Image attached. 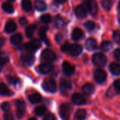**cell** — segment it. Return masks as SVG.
I'll list each match as a JSON object with an SVG mask.
<instances>
[{
  "label": "cell",
  "instance_id": "cell-1",
  "mask_svg": "<svg viewBox=\"0 0 120 120\" xmlns=\"http://www.w3.org/2000/svg\"><path fill=\"white\" fill-rule=\"evenodd\" d=\"M70 111H71V108L68 104L64 103L60 105L59 109V113L60 117L63 119V120H69Z\"/></svg>",
  "mask_w": 120,
  "mask_h": 120
},
{
  "label": "cell",
  "instance_id": "cell-2",
  "mask_svg": "<svg viewBox=\"0 0 120 120\" xmlns=\"http://www.w3.org/2000/svg\"><path fill=\"white\" fill-rule=\"evenodd\" d=\"M93 62L96 66L103 67L106 64L107 59L105 55L98 53H95L93 56Z\"/></svg>",
  "mask_w": 120,
  "mask_h": 120
},
{
  "label": "cell",
  "instance_id": "cell-3",
  "mask_svg": "<svg viewBox=\"0 0 120 120\" xmlns=\"http://www.w3.org/2000/svg\"><path fill=\"white\" fill-rule=\"evenodd\" d=\"M56 56L55 53L50 49H46L41 53V60L45 63L52 62L56 60Z\"/></svg>",
  "mask_w": 120,
  "mask_h": 120
},
{
  "label": "cell",
  "instance_id": "cell-4",
  "mask_svg": "<svg viewBox=\"0 0 120 120\" xmlns=\"http://www.w3.org/2000/svg\"><path fill=\"white\" fill-rule=\"evenodd\" d=\"M40 46H41L40 41L38 39H34L33 40L27 43L25 45V47L26 50L28 51V52H34L40 47Z\"/></svg>",
  "mask_w": 120,
  "mask_h": 120
},
{
  "label": "cell",
  "instance_id": "cell-5",
  "mask_svg": "<svg viewBox=\"0 0 120 120\" xmlns=\"http://www.w3.org/2000/svg\"><path fill=\"white\" fill-rule=\"evenodd\" d=\"M43 88L46 91L54 93L57 90V85L56 82L53 79H49L44 82L43 84Z\"/></svg>",
  "mask_w": 120,
  "mask_h": 120
},
{
  "label": "cell",
  "instance_id": "cell-6",
  "mask_svg": "<svg viewBox=\"0 0 120 120\" xmlns=\"http://www.w3.org/2000/svg\"><path fill=\"white\" fill-rule=\"evenodd\" d=\"M15 106L17 108V110H16V114L18 118H21L23 117L25 112V102L20 100H18L15 101Z\"/></svg>",
  "mask_w": 120,
  "mask_h": 120
},
{
  "label": "cell",
  "instance_id": "cell-7",
  "mask_svg": "<svg viewBox=\"0 0 120 120\" xmlns=\"http://www.w3.org/2000/svg\"><path fill=\"white\" fill-rule=\"evenodd\" d=\"M107 77V75L106 72L101 70V69H98L96 70L95 73H94V78L96 79V81L98 83H103L105 81Z\"/></svg>",
  "mask_w": 120,
  "mask_h": 120
},
{
  "label": "cell",
  "instance_id": "cell-8",
  "mask_svg": "<svg viewBox=\"0 0 120 120\" xmlns=\"http://www.w3.org/2000/svg\"><path fill=\"white\" fill-rule=\"evenodd\" d=\"M21 60L22 61V63L27 66L31 65L34 61V57L32 56V54L31 53H25L22 54L21 56Z\"/></svg>",
  "mask_w": 120,
  "mask_h": 120
},
{
  "label": "cell",
  "instance_id": "cell-9",
  "mask_svg": "<svg viewBox=\"0 0 120 120\" xmlns=\"http://www.w3.org/2000/svg\"><path fill=\"white\" fill-rule=\"evenodd\" d=\"M63 70L67 76H71L75 72V67L68 62H64L63 64Z\"/></svg>",
  "mask_w": 120,
  "mask_h": 120
},
{
  "label": "cell",
  "instance_id": "cell-10",
  "mask_svg": "<svg viewBox=\"0 0 120 120\" xmlns=\"http://www.w3.org/2000/svg\"><path fill=\"white\" fill-rule=\"evenodd\" d=\"M53 65L50 63H44L39 66V70L42 74H47L53 70Z\"/></svg>",
  "mask_w": 120,
  "mask_h": 120
},
{
  "label": "cell",
  "instance_id": "cell-11",
  "mask_svg": "<svg viewBox=\"0 0 120 120\" xmlns=\"http://www.w3.org/2000/svg\"><path fill=\"white\" fill-rule=\"evenodd\" d=\"M72 100L75 104L77 105H83L86 103L85 98L80 94H74L72 97Z\"/></svg>",
  "mask_w": 120,
  "mask_h": 120
},
{
  "label": "cell",
  "instance_id": "cell-12",
  "mask_svg": "<svg viewBox=\"0 0 120 120\" xmlns=\"http://www.w3.org/2000/svg\"><path fill=\"white\" fill-rule=\"evenodd\" d=\"M82 51V47L79 44H72L70 46V53L73 56H79Z\"/></svg>",
  "mask_w": 120,
  "mask_h": 120
},
{
  "label": "cell",
  "instance_id": "cell-13",
  "mask_svg": "<svg viewBox=\"0 0 120 120\" xmlns=\"http://www.w3.org/2000/svg\"><path fill=\"white\" fill-rule=\"evenodd\" d=\"M87 6L90 13L92 15H96L98 13V4L95 0H89Z\"/></svg>",
  "mask_w": 120,
  "mask_h": 120
},
{
  "label": "cell",
  "instance_id": "cell-14",
  "mask_svg": "<svg viewBox=\"0 0 120 120\" xmlns=\"http://www.w3.org/2000/svg\"><path fill=\"white\" fill-rule=\"evenodd\" d=\"M75 13L77 15V17L82 18L86 17L87 11H86V8L83 5H79V6L76 7V8H75Z\"/></svg>",
  "mask_w": 120,
  "mask_h": 120
},
{
  "label": "cell",
  "instance_id": "cell-15",
  "mask_svg": "<svg viewBox=\"0 0 120 120\" xmlns=\"http://www.w3.org/2000/svg\"><path fill=\"white\" fill-rule=\"evenodd\" d=\"M95 88L94 86V85L91 83H87L86 84H84L82 87V91L83 92L86 94V95H91L94 92Z\"/></svg>",
  "mask_w": 120,
  "mask_h": 120
},
{
  "label": "cell",
  "instance_id": "cell-16",
  "mask_svg": "<svg viewBox=\"0 0 120 120\" xmlns=\"http://www.w3.org/2000/svg\"><path fill=\"white\" fill-rule=\"evenodd\" d=\"M86 48L89 50V51H92V50H94L96 46H97V42L96 41L93 39V38H89L86 40Z\"/></svg>",
  "mask_w": 120,
  "mask_h": 120
},
{
  "label": "cell",
  "instance_id": "cell-17",
  "mask_svg": "<svg viewBox=\"0 0 120 120\" xmlns=\"http://www.w3.org/2000/svg\"><path fill=\"white\" fill-rule=\"evenodd\" d=\"M0 94L2 96H9L13 94L12 91L5 84H0Z\"/></svg>",
  "mask_w": 120,
  "mask_h": 120
},
{
  "label": "cell",
  "instance_id": "cell-18",
  "mask_svg": "<svg viewBox=\"0 0 120 120\" xmlns=\"http://www.w3.org/2000/svg\"><path fill=\"white\" fill-rule=\"evenodd\" d=\"M16 28H17L16 25L13 20L8 21L5 25V31L7 33H11V32H14L16 30Z\"/></svg>",
  "mask_w": 120,
  "mask_h": 120
},
{
  "label": "cell",
  "instance_id": "cell-19",
  "mask_svg": "<svg viewBox=\"0 0 120 120\" xmlns=\"http://www.w3.org/2000/svg\"><path fill=\"white\" fill-rule=\"evenodd\" d=\"M60 88L63 91H67L72 88V85L70 81L63 79L60 81Z\"/></svg>",
  "mask_w": 120,
  "mask_h": 120
},
{
  "label": "cell",
  "instance_id": "cell-20",
  "mask_svg": "<svg viewBox=\"0 0 120 120\" xmlns=\"http://www.w3.org/2000/svg\"><path fill=\"white\" fill-rule=\"evenodd\" d=\"M29 101L32 103H38L41 101V96L38 93H34L29 96Z\"/></svg>",
  "mask_w": 120,
  "mask_h": 120
},
{
  "label": "cell",
  "instance_id": "cell-21",
  "mask_svg": "<svg viewBox=\"0 0 120 120\" xmlns=\"http://www.w3.org/2000/svg\"><path fill=\"white\" fill-rule=\"evenodd\" d=\"M110 70L115 75H120V65L117 63H112L110 65Z\"/></svg>",
  "mask_w": 120,
  "mask_h": 120
},
{
  "label": "cell",
  "instance_id": "cell-22",
  "mask_svg": "<svg viewBox=\"0 0 120 120\" xmlns=\"http://www.w3.org/2000/svg\"><path fill=\"white\" fill-rule=\"evenodd\" d=\"M47 30H48V27H46V26L41 27V29H40V30H39V35H40L41 38L42 39V40H43L46 44L49 45L50 43H49V40H48V39H47V37H46V32Z\"/></svg>",
  "mask_w": 120,
  "mask_h": 120
},
{
  "label": "cell",
  "instance_id": "cell-23",
  "mask_svg": "<svg viewBox=\"0 0 120 120\" xmlns=\"http://www.w3.org/2000/svg\"><path fill=\"white\" fill-rule=\"evenodd\" d=\"M22 40V37L19 33L15 34L11 37V42L13 45H18L19 44L21 43Z\"/></svg>",
  "mask_w": 120,
  "mask_h": 120
},
{
  "label": "cell",
  "instance_id": "cell-24",
  "mask_svg": "<svg viewBox=\"0 0 120 120\" xmlns=\"http://www.w3.org/2000/svg\"><path fill=\"white\" fill-rule=\"evenodd\" d=\"M83 37V32L79 28H75L72 34V37L74 40L77 41Z\"/></svg>",
  "mask_w": 120,
  "mask_h": 120
},
{
  "label": "cell",
  "instance_id": "cell-25",
  "mask_svg": "<svg viewBox=\"0 0 120 120\" xmlns=\"http://www.w3.org/2000/svg\"><path fill=\"white\" fill-rule=\"evenodd\" d=\"M8 63V56L4 53H1L0 54V71L2 70L4 66L6 65Z\"/></svg>",
  "mask_w": 120,
  "mask_h": 120
},
{
  "label": "cell",
  "instance_id": "cell-26",
  "mask_svg": "<svg viewBox=\"0 0 120 120\" xmlns=\"http://www.w3.org/2000/svg\"><path fill=\"white\" fill-rule=\"evenodd\" d=\"M86 113L84 110H82V109L78 110L75 115V120H84L85 117H86Z\"/></svg>",
  "mask_w": 120,
  "mask_h": 120
},
{
  "label": "cell",
  "instance_id": "cell-27",
  "mask_svg": "<svg viewBox=\"0 0 120 120\" xmlns=\"http://www.w3.org/2000/svg\"><path fill=\"white\" fill-rule=\"evenodd\" d=\"M112 48V43L109 41H105L101 45V49L103 51H108Z\"/></svg>",
  "mask_w": 120,
  "mask_h": 120
},
{
  "label": "cell",
  "instance_id": "cell-28",
  "mask_svg": "<svg viewBox=\"0 0 120 120\" xmlns=\"http://www.w3.org/2000/svg\"><path fill=\"white\" fill-rule=\"evenodd\" d=\"M35 29H36V26H35V25H28V26L26 27V30H25L26 36H27V37H31L33 35Z\"/></svg>",
  "mask_w": 120,
  "mask_h": 120
},
{
  "label": "cell",
  "instance_id": "cell-29",
  "mask_svg": "<svg viewBox=\"0 0 120 120\" xmlns=\"http://www.w3.org/2000/svg\"><path fill=\"white\" fill-rule=\"evenodd\" d=\"M35 7L37 10L42 11L46 8V4L41 0H37L35 1Z\"/></svg>",
  "mask_w": 120,
  "mask_h": 120
},
{
  "label": "cell",
  "instance_id": "cell-30",
  "mask_svg": "<svg viewBox=\"0 0 120 120\" xmlns=\"http://www.w3.org/2000/svg\"><path fill=\"white\" fill-rule=\"evenodd\" d=\"M2 8L4 9V11H6V13H12L14 11L13 6L11 4L7 3V2L4 3L2 4Z\"/></svg>",
  "mask_w": 120,
  "mask_h": 120
},
{
  "label": "cell",
  "instance_id": "cell-31",
  "mask_svg": "<svg viewBox=\"0 0 120 120\" xmlns=\"http://www.w3.org/2000/svg\"><path fill=\"white\" fill-rule=\"evenodd\" d=\"M22 7L25 11H30L32 9V3L30 0H22Z\"/></svg>",
  "mask_w": 120,
  "mask_h": 120
},
{
  "label": "cell",
  "instance_id": "cell-32",
  "mask_svg": "<svg viewBox=\"0 0 120 120\" xmlns=\"http://www.w3.org/2000/svg\"><path fill=\"white\" fill-rule=\"evenodd\" d=\"M102 6L107 11H109L112 6V0H103L101 1Z\"/></svg>",
  "mask_w": 120,
  "mask_h": 120
},
{
  "label": "cell",
  "instance_id": "cell-33",
  "mask_svg": "<svg viewBox=\"0 0 120 120\" xmlns=\"http://www.w3.org/2000/svg\"><path fill=\"white\" fill-rule=\"evenodd\" d=\"M7 80L8 82L13 85H18L20 83V79L14 76H8L7 77Z\"/></svg>",
  "mask_w": 120,
  "mask_h": 120
},
{
  "label": "cell",
  "instance_id": "cell-34",
  "mask_svg": "<svg viewBox=\"0 0 120 120\" xmlns=\"http://www.w3.org/2000/svg\"><path fill=\"white\" fill-rule=\"evenodd\" d=\"M36 115H39V116H41L43 115L45 112H46V108L43 105H41V106H38L35 108V110H34Z\"/></svg>",
  "mask_w": 120,
  "mask_h": 120
},
{
  "label": "cell",
  "instance_id": "cell-35",
  "mask_svg": "<svg viewBox=\"0 0 120 120\" xmlns=\"http://www.w3.org/2000/svg\"><path fill=\"white\" fill-rule=\"evenodd\" d=\"M64 24V22L62 18H60V17H57L55 18L54 20V26L57 28H60Z\"/></svg>",
  "mask_w": 120,
  "mask_h": 120
},
{
  "label": "cell",
  "instance_id": "cell-36",
  "mask_svg": "<svg viewBox=\"0 0 120 120\" xmlns=\"http://www.w3.org/2000/svg\"><path fill=\"white\" fill-rule=\"evenodd\" d=\"M84 26H85V27H86L88 30L91 31V30H94L95 29L96 24H95V22H93V21H87V22H85Z\"/></svg>",
  "mask_w": 120,
  "mask_h": 120
},
{
  "label": "cell",
  "instance_id": "cell-37",
  "mask_svg": "<svg viewBox=\"0 0 120 120\" xmlns=\"http://www.w3.org/2000/svg\"><path fill=\"white\" fill-rule=\"evenodd\" d=\"M51 20V17L49 14L46 13V14H44L41 15V21L43 23H49L50 22Z\"/></svg>",
  "mask_w": 120,
  "mask_h": 120
},
{
  "label": "cell",
  "instance_id": "cell-38",
  "mask_svg": "<svg viewBox=\"0 0 120 120\" xmlns=\"http://www.w3.org/2000/svg\"><path fill=\"white\" fill-rule=\"evenodd\" d=\"M113 37H114V39L115 40V41L119 45H120V31L119 30L115 31L114 34H113Z\"/></svg>",
  "mask_w": 120,
  "mask_h": 120
},
{
  "label": "cell",
  "instance_id": "cell-39",
  "mask_svg": "<svg viewBox=\"0 0 120 120\" xmlns=\"http://www.w3.org/2000/svg\"><path fill=\"white\" fill-rule=\"evenodd\" d=\"M10 104L8 103V102H4L1 105V108L3 111H5V112H7L10 110Z\"/></svg>",
  "mask_w": 120,
  "mask_h": 120
},
{
  "label": "cell",
  "instance_id": "cell-40",
  "mask_svg": "<svg viewBox=\"0 0 120 120\" xmlns=\"http://www.w3.org/2000/svg\"><path fill=\"white\" fill-rule=\"evenodd\" d=\"M70 46H71V45L69 43H65V44L63 45V46L61 48V50H62L63 52H65V53L69 52L70 49Z\"/></svg>",
  "mask_w": 120,
  "mask_h": 120
},
{
  "label": "cell",
  "instance_id": "cell-41",
  "mask_svg": "<svg viewBox=\"0 0 120 120\" xmlns=\"http://www.w3.org/2000/svg\"><path fill=\"white\" fill-rule=\"evenodd\" d=\"M114 87L117 93H120V79H117L115 81Z\"/></svg>",
  "mask_w": 120,
  "mask_h": 120
},
{
  "label": "cell",
  "instance_id": "cell-42",
  "mask_svg": "<svg viewBox=\"0 0 120 120\" xmlns=\"http://www.w3.org/2000/svg\"><path fill=\"white\" fill-rule=\"evenodd\" d=\"M44 120H56V118L54 115H53L51 113H49L45 116Z\"/></svg>",
  "mask_w": 120,
  "mask_h": 120
},
{
  "label": "cell",
  "instance_id": "cell-43",
  "mask_svg": "<svg viewBox=\"0 0 120 120\" xmlns=\"http://www.w3.org/2000/svg\"><path fill=\"white\" fill-rule=\"evenodd\" d=\"M4 120H13V116L11 113L7 112L4 115Z\"/></svg>",
  "mask_w": 120,
  "mask_h": 120
},
{
  "label": "cell",
  "instance_id": "cell-44",
  "mask_svg": "<svg viewBox=\"0 0 120 120\" xmlns=\"http://www.w3.org/2000/svg\"><path fill=\"white\" fill-rule=\"evenodd\" d=\"M114 55H115V58H116L117 60L120 61V49H116V50L115 51Z\"/></svg>",
  "mask_w": 120,
  "mask_h": 120
},
{
  "label": "cell",
  "instance_id": "cell-45",
  "mask_svg": "<svg viewBox=\"0 0 120 120\" xmlns=\"http://www.w3.org/2000/svg\"><path fill=\"white\" fill-rule=\"evenodd\" d=\"M19 22H20V24L21 25H22V26L27 25V22H28L27 20L25 18H21L20 19V21H19Z\"/></svg>",
  "mask_w": 120,
  "mask_h": 120
},
{
  "label": "cell",
  "instance_id": "cell-46",
  "mask_svg": "<svg viewBox=\"0 0 120 120\" xmlns=\"http://www.w3.org/2000/svg\"><path fill=\"white\" fill-rule=\"evenodd\" d=\"M63 35H62L61 34H58L56 36V40L58 42H60V41L63 40Z\"/></svg>",
  "mask_w": 120,
  "mask_h": 120
},
{
  "label": "cell",
  "instance_id": "cell-47",
  "mask_svg": "<svg viewBox=\"0 0 120 120\" xmlns=\"http://www.w3.org/2000/svg\"><path fill=\"white\" fill-rule=\"evenodd\" d=\"M58 3H60V4H63V3H64V2H65L66 1V0H56Z\"/></svg>",
  "mask_w": 120,
  "mask_h": 120
},
{
  "label": "cell",
  "instance_id": "cell-48",
  "mask_svg": "<svg viewBox=\"0 0 120 120\" xmlns=\"http://www.w3.org/2000/svg\"><path fill=\"white\" fill-rule=\"evenodd\" d=\"M36 120L35 118H34V117H32V118H30V120Z\"/></svg>",
  "mask_w": 120,
  "mask_h": 120
},
{
  "label": "cell",
  "instance_id": "cell-49",
  "mask_svg": "<svg viewBox=\"0 0 120 120\" xmlns=\"http://www.w3.org/2000/svg\"><path fill=\"white\" fill-rule=\"evenodd\" d=\"M10 1H15V0H9Z\"/></svg>",
  "mask_w": 120,
  "mask_h": 120
},
{
  "label": "cell",
  "instance_id": "cell-50",
  "mask_svg": "<svg viewBox=\"0 0 120 120\" xmlns=\"http://www.w3.org/2000/svg\"></svg>",
  "mask_w": 120,
  "mask_h": 120
}]
</instances>
